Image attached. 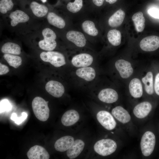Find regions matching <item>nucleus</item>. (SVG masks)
Returning <instances> with one entry per match:
<instances>
[{"label":"nucleus","instance_id":"6ab92c4d","mask_svg":"<svg viewBox=\"0 0 159 159\" xmlns=\"http://www.w3.org/2000/svg\"><path fill=\"white\" fill-rule=\"evenodd\" d=\"M125 16V12L121 9H118L108 18L107 20L108 26L112 28L120 26L123 22Z\"/></svg>","mask_w":159,"mask_h":159},{"label":"nucleus","instance_id":"dca6fc26","mask_svg":"<svg viewBox=\"0 0 159 159\" xmlns=\"http://www.w3.org/2000/svg\"><path fill=\"white\" fill-rule=\"evenodd\" d=\"M27 155L29 159H49L50 157L45 149L39 145L31 148L27 153Z\"/></svg>","mask_w":159,"mask_h":159},{"label":"nucleus","instance_id":"a19ab883","mask_svg":"<svg viewBox=\"0 0 159 159\" xmlns=\"http://www.w3.org/2000/svg\"><path fill=\"white\" fill-rule=\"evenodd\" d=\"M64 0L66 1H71L72 0Z\"/></svg>","mask_w":159,"mask_h":159},{"label":"nucleus","instance_id":"39448f33","mask_svg":"<svg viewBox=\"0 0 159 159\" xmlns=\"http://www.w3.org/2000/svg\"><path fill=\"white\" fill-rule=\"evenodd\" d=\"M48 102L40 97H35L32 100V107L33 112L36 118L41 121H45L49 117Z\"/></svg>","mask_w":159,"mask_h":159},{"label":"nucleus","instance_id":"ea45409f","mask_svg":"<svg viewBox=\"0 0 159 159\" xmlns=\"http://www.w3.org/2000/svg\"><path fill=\"white\" fill-rule=\"evenodd\" d=\"M42 2L45 3L47 1V0H40Z\"/></svg>","mask_w":159,"mask_h":159},{"label":"nucleus","instance_id":"5701e85b","mask_svg":"<svg viewBox=\"0 0 159 159\" xmlns=\"http://www.w3.org/2000/svg\"><path fill=\"white\" fill-rule=\"evenodd\" d=\"M85 146V143L82 140H75L71 147L67 150V155L70 159L77 157L82 151Z\"/></svg>","mask_w":159,"mask_h":159},{"label":"nucleus","instance_id":"c9c22d12","mask_svg":"<svg viewBox=\"0 0 159 159\" xmlns=\"http://www.w3.org/2000/svg\"><path fill=\"white\" fill-rule=\"evenodd\" d=\"M10 105L6 100L1 102L0 112L8 111L10 109Z\"/></svg>","mask_w":159,"mask_h":159},{"label":"nucleus","instance_id":"a211bd4d","mask_svg":"<svg viewBox=\"0 0 159 159\" xmlns=\"http://www.w3.org/2000/svg\"><path fill=\"white\" fill-rule=\"evenodd\" d=\"M99 99L101 101L107 103H112L117 101L118 98L117 92L110 88L102 90L98 95Z\"/></svg>","mask_w":159,"mask_h":159},{"label":"nucleus","instance_id":"c756f323","mask_svg":"<svg viewBox=\"0 0 159 159\" xmlns=\"http://www.w3.org/2000/svg\"><path fill=\"white\" fill-rule=\"evenodd\" d=\"M142 80L144 84L145 90L146 93L151 95L154 93L153 78L151 72H148L145 76L142 78Z\"/></svg>","mask_w":159,"mask_h":159},{"label":"nucleus","instance_id":"4c0bfd02","mask_svg":"<svg viewBox=\"0 0 159 159\" xmlns=\"http://www.w3.org/2000/svg\"><path fill=\"white\" fill-rule=\"evenodd\" d=\"M9 71V67L6 65L0 63V75L4 74Z\"/></svg>","mask_w":159,"mask_h":159},{"label":"nucleus","instance_id":"20e7f679","mask_svg":"<svg viewBox=\"0 0 159 159\" xmlns=\"http://www.w3.org/2000/svg\"><path fill=\"white\" fill-rule=\"evenodd\" d=\"M156 142V136L153 131L147 130L143 134L140 145L142 153L144 156L148 157L151 155L155 150Z\"/></svg>","mask_w":159,"mask_h":159},{"label":"nucleus","instance_id":"ddd939ff","mask_svg":"<svg viewBox=\"0 0 159 159\" xmlns=\"http://www.w3.org/2000/svg\"><path fill=\"white\" fill-rule=\"evenodd\" d=\"M93 61V56L90 54L82 53L74 55L72 58V64L76 67H85L91 65Z\"/></svg>","mask_w":159,"mask_h":159},{"label":"nucleus","instance_id":"f704fd0d","mask_svg":"<svg viewBox=\"0 0 159 159\" xmlns=\"http://www.w3.org/2000/svg\"><path fill=\"white\" fill-rule=\"evenodd\" d=\"M148 13L151 16L155 18L159 19V9L153 7L149 9L148 11Z\"/></svg>","mask_w":159,"mask_h":159},{"label":"nucleus","instance_id":"2f4dec72","mask_svg":"<svg viewBox=\"0 0 159 159\" xmlns=\"http://www.w3.org/2000/svg\"><path fill=\"white\" fill-rule=\"evenodd\" d=\"M105 0H88V8L90 13L95 14L104 5Z\"/></svg>","mask_w":159,"mask_h":159},{"label":"nucleus","instance_id":"58836bf2","mask_svg":"<svg viewBox=\"0 0 159 159\" xmlns=\"http://www.w3.org/2000/svg\"><path fill=\"white\" fill-rule=\"evenodd\" d=\"M117 0H105L106 2L110 4H112L115 3Z\"/></svg>","mask_w":159,"mask_h":159},{"label":"nucleus","instance_id":"6e6552de","mask_svg":"<svg viewBox=\"0 0 159 159\" xmlns=\"http://www.w3.org/2000/svg\"><path fill=\"white\" fill-rule=\"evenodd\" d=\"M40 57L43 61L49 62L55 67H59L66 64L64 55L58 52H43L40 54Z\"/></svg>","mask_w":159,"mask_h":159},{"label":"nucleus","instance_id":"412c9836","mask_svg":"<svg viewBox=\"0 0 159 159\" xmlns=\"http://www.w3.org/2000/svg\"><path fill=\"white\" fill-rule=\"evenodd\" d=\"M74 141V139L72 136H66L57 140L55 142V149L59 152H64L67 150L72 145Z\"/></svg>","mask_w":159,"mask_h":159},{"label":"nucleus","instance_id":"f03ea898","mask_svg":"<svg viewBox=\"0 0 159 159\" xmlns=\"http://www.w3.org/2000/svg\"><path fill=\"white\" fill-rule=\"evenodd\" d=\"M66 9L68 17L72 21L81 19L87 16L90 13L88 0H72L68 1Z\"/></svg>","mask_w":159,"mask_h":159},{"label":"nucleus","instance_id":"0eeeda50","mask_svg":"<svg viewBox=\"0 0 159 159\" xmlns=\"http://www.w3.org/2000/svg\"><path fill=\"white\" fill-rule=\"evenodd\" d=\"M117 147L115 141L110 139H102L97 141L94 148L95 152L100 155L107 156L114 153Z\"/></svg>","mask_w":159,"mask_h":159},{"label":"nucleus","instance_id":"7ed1b4c3","mask_svg":"<svg viewBox=\"0 0 159 159\" xmlns=\"http://www.w3.org/2000/svg\"><path fill=\"white\" fill-rule=\"evenodd\" d=\"M63 37L67 42L78 48L85 47L89 41L84 34L74 26L65 30Z\"/></svg>","mask_w":159,"mask_h":159},{"label":"nucleus","instance_id":"423d86ee","mask_svg":"<svg viewBox=\"0 0 159 159\" xmlns=\"http://www.w3.org/2000/svg\"><path fill=\"white\" fill-rule=\"evenodd\" d=\"M42 34L44 39L39 42V47L47 51L55 49L57 46L56 39L57 37L55 32L51 28H46L42 30Z\"/></svg>","mask_w":159,"mask_h":159},{"label":"nucleus","instance_id":"4be33fe9","mask_svg":"<svg viewBox=\"0 0 159 159\" xmlns=\"http://www.w3.org/2000/svg\"><path fill=\"white\" fill-rule=\"evenodd\" d=\"M129 92L133 97L135 98L141 97L143 94V88L140 80L134 78L130 81L129 85Z\"/></svg>","mask_w":159,"mask_h":159},{"label":"nucleus","instance_id":"bb28decb","mask_svg":"<svg viewBox=\"0 0 159 159\" xmlns=\"http://www.w3.org/2000/svg\"><path fill=\"white\" fill-rule=\"evenodd\" d=\"M30 7L33 14L38 17L45 16L48 12V8L46 6L35 1L31 3Z\"/></svg>","mask_w":159,"mask_h":159},{"label":"nucleus","instance_id":"72a5a7b5","mask_svg":"<svg viewBox=\"0 0 159 159\" xmlns=\"http://www.w3.org/2000/svg\"><path fill=\"white\" fill-rule=\"evenodd\" d=\"M27 116V114L25 112H23L22 113L21 116L20 117H17L16 114L14 113L12 114L11 119L14 121L15 122L16 124H19L26 119Z\"/></svg>","mask_w":159,"mask_h":159},{"label":"nucleus","instance_id":"4468645a","mask_svg":"<svg viewBox=\"0 0 159 159\" xmlns=\"http://www.w3.org/2000/svg\"><path fill=\"white\" fill-rule=\"evenodd\" d=\"M115 66L123 78L129 77L133 73V70L131 63L125 60H118L115 62Z\"/></svg>","mask_w":159,"mask_h":159},{"label":"nucleus","instance_id":"9b49d317","mask_svg":"<svg viewBox=\"0 0 159 159\" xmlns=\"http://www.w3.org/2000/svg\"><path fill=\"white\" fill-rule=\"evenodd\" d=\"M153 106L148 101H143L136 105L133 110V113L136 118L143 119L148 117L151 113Z\"/></svg>","mask_w":159,"mask_h":159},{"label":"nucleus","instance_id":"f257e3e1","mask_svg":"<svg viewBox=\"0 0 159 159\" xmlns=\"http://www.w3.org/2000/svg\"><path fill=\"white\" fill-rule=\"evenodd\" d=\"M75 26L85 35L89 41H95L100 37V26L96 19L88 16L80 20Z\"/></svg>","mask_w":159,"mask_h":159},{"label":"nucleus","instance_id":"a878e982","mask_svg":"<svg viewBox=\"0 0 159 159\" xmlns=\"http://www.w3.org/2000/svg\"><path fill=\"white\" fill-rule=\"evenodd\" d=\"M107 37L109 42L113 46H118L121 43V32L116 29L109 30L107 32Z\"/></svg>","mask_w":159,"mask_h":159},{"label":"nucleus","instance_id":"2eb2a0df","mask_svg":"<svg viewBox=\"0 0 159 159\" xmlns=\"http://www.w3.org/2000/svg\"><path fill=\"white\" fill-rule=\"evenodd\" d=\"M47 91L53 96L60 97L64 92V88L60 82L54 80H51L48 82L45 85Z\"/></svg>","mask_w":159,"mask_h":159},{"label":"nucleus","instance_id":"1a4fd4ad","mask_svg":"<svg viewBox=\"0 0 159 159\" xmlns=\"http://www.w3.org/2000/svg\"><path fill=\"white\" fill-rule=\"evenodd\" d=\"M47 19L49 24L59 29H67L74 26L71 19L66 20L54 12L48 13Z\"/></svg>","mask_w":159,"mask_h":159},{"label":"nucleus","instance_id":"b1692460","mask_svg":"<svg viewBox=\"0 0 159 159\" xmlns=\"http://www.w3.org/2000/svg\"><path fill=\"white\" fill-rule=\"evenodd\" d=\"M11 19V25L13 27L19 23L26 22L29 21V17L27 14L21 10H16L11 12L9 16Z\"/></svg>","mask_w":159,"mask_h":159},{"label":"nucleus","instance_id":"f3484780","mask_svg":"<svg viewBox=\"0 0 159 159\" xmlns=\"http://www.w3.org/2000/svg\"><path fill=\"white\" fill-rule=\"evenodd\" d=\"M111 113L113 117L122 124H127L131 120V117L129 112L120 106H118L114 108Z\"/></svg>","mask_w":159,"mask_h":159},{"label":"nucleus","instance_id":"9d476101","mask_svg":"<svg viewBox=\"0 0 159 159\" xmlns=\"http://www.w3.org/2000/svg\"><path fill=\"white\" fill-rule=\"evenodd\" d=\"M97 118L100 124L106 130H112L116 126L117 123L113 116L107 111H99L97 114Z\"/></svg>","mask_w":159,"mask_h":159},{"label":"nucleus","instance_id":"473e14b6","mask_svg":"<svg viewBox=\"0 0 159 159\" xmlns=\"http://www.w3.org/2000/svg\"><path fill=\"white\" fill-rule=\"evenodd\" d=\"M14 4L12 0H1L0 1V12L6 14L13 8Z\"/></svg>","mask_w":159,"mask_h":159},{"label":"nucleus","instance_id":"f8f14e48","mask_svg":"<svg viewBox=\"0 0 159 159\" xmlns=\"http://www.w3.org/2000/svg\"><path fill=\"white\" fill-rule=\"evenodd\" d=\"M140 46L144 51H154L159 48V37L152 35L146 37L140 41Z\"/></svg>","mask_w":159,"mask_h":159},{"label":"nucleus","instance_id":"393cba45","mask_svg":"<svg viewBox=\"0 0 159 159\" xmlns=\"http://www.w3.org/2000/svg\"><path fill=\"white\" fill-rule=\"evenodd\" d=\"M76 75L79 77L87 81L93 80L96 76L95 69L91 67H85L79 68L76 71Z\"/></svg>","mask_w":159,"mask_h":159},{"label":"nucleus","instance_id":"aec40b11","mask_svg":"<svg viewBox=\"0 0 159 159\" xmlns=\"http://www.w3.org/2000/svg\"><path fill=\"white\" fill-rule=\"evenodd\" d=\"M80 118L78 112L74 110L66 111L62 116L61 121L62 124L66 126L72 125L76 123Z\"/></svg>","mask_w":159,"mask_h":159},{"label":"nucleus","instance_id":"7c9ffc66","mask_svg":"<svg viewBox=\"0 0 159 159\" xmlns=\"http://www.w3.org/2000/svg\"><path fill=\"white\" fill-rule=\"evenodd\" d=\"M3 57L10 66L15 68L18 67L22 64V59L19 56L11 54H4Z\"/></svg>","mask_w":159,"mask_h":159},{"label":"nucleus","instance_id":"cd10ccee","mask_svg":"<svg viewBox=\"0 0 159 159\" xmlns=\"http://www.w3.org/2000/svg\"><path fill=\"white\" fill-rule=\"evenodd\" d=\"M1 50L4 54L19 55L21 53L20 46L16 43L11 42H7L4 44Z\"/></svg>","mask_w":159,"mask_h":159},{"label":"nucleus","instance_id":"79ce46f5","mask_svg":"<svg viewBox=\"0 0 159 159\" xmlns=\"http://www.w3.org/2000/svg\"></svg>","mask_w":159,"mask_h":159},{"label":"nucleus","instance_id":"c85d7f7f","mask_svg":"<svg viewBox=\"0 0 159 159\" xmlns=\"http://www.w3.org/2000/svg\"><path fill=\"white\" fill-rule=\"evenodd\" d=\"M136 30L138 32L143 31L145 27V19L143 13L141 11L134 14L132 17Z\"/></svg>","mask_w":159,"mask_h":159},{"label":"nucleus","instance_id":"e433bc0d","mask_svg":"<svg viewBox=\"0 0 159 159\" xmlns=\"http://www.w3.org/2000/svg\"><path fill=\"white\" fill-rule=\"evenodd\" d=\"M154 88L156 94L159 96V73L156 74L155 77Z\"/></svg>","mask_w":159,"mask_h":159}]
</instances>
